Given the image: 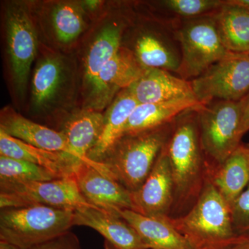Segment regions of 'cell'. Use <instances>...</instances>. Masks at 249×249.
I'll use <instances>...</instances> for the list:
<instances>
[{
	"instance_id": "cell-1",
	"label": "cell",
	"mask_w": 249,
	"mask_h": 249,
	"mask_svg": "<svg viewBox=\"0 0 249 249\" xmlns=\"http://www.w3.org/2000/svg\"><path fill=\"white\" fill-rule=\"evenodd\" d=\"M165 147L174 183L173 206L168 217L176 218L196 204L208 178L196 109L186 111L175 120Z\"/></svg>"
},
{
	"instance_id": "cell-2",
	"label": "cell",
	"mask_w": 249,
	"mask_h": 249,
	"mask_svg": "<svg viewBox=\"0 0 249 249\" xmlns=\"http://www.w3.org/2000/svg\"><path fill=\"white\" fill-rule=\"evenodd\" d=\"M163 218L194 249H233L249 240L237 235L230 204L208 178L197 201L186 214Z\"/></svg>"
},
{
	"instance_id": "cell-3",
	"label": "cell",
	"mask_w": 249,
	"mask_h": 249,
	"mask_svg": "<svg viewBox=\"0 0 249 249\" xmlns=\"http://www.w3.org/2000/svg\"><path fill=\"white\" fill-rule=\"evenodd\" d=\"M175 121L139 133L124 134L99 163L131 193L138 191L169 140Z\"/></svg>"
},
{
	"instance_id": "cell-4",
	"label": "cell",
	"mask_w": 249,
	"mask_h": 249,
	"mask_svg": "<svg viewBox=\"0 0 249 249\" xmlns=\"http://www.w3.org/2000/svg\"><path fill=\"white\" fill-rule=\"evenodd\" d=\"M74 211L35 205L0 209V241L30 249L70 231Z\"/></svg>"
},
{
	"instance_id": "cell-5",
	"label": "cell",
	"mask_w": 249,
	"mask_h": 249,
	"mask_svg": "<svg viewBox=\"0 0 249 249\" xmlns=\"http://www.w3.org/2000/svg\"><path fill=\"white\" fill-rule=\"evenodd\" d=\"M196 112L209 172L224 163L242 144V101H213Z\"/></svg>"
},
{
	"instance_id": "cell-6",
	"label": "cell",
	"mask_w": 249,
	"mask_h": 249,
	"mask_svg": "<svg viewBox=\"0 0 249 249\" xmlns=\"http://www.w3.org/2000/svg\"><path fill=\"white\" fill-rule=\"evenodd\" d=\"M175 37L181 52L178 74L189 81L231 53L221 40L213 14L184 19Z\"/></svg>"
},
{
	"instance_id": "cell-7",
	"label": "cell",
	"mask_w": 249,
	"mask_h": 249,
	"mask_svg": "<svg viewBox=\"0 0 249 249\" xmlns=\"http://www.w3.org/2000/svg\"><path fill=\"white\" fill-rule=\"evenodd\" d=\"M35 205L73 211L96 207L82 196L74 177L48 181H0V209Z\"/></svg>"
},
{
	"instance_id": "cell-8",
	"label": "cell",
	"mask_w": 249,
	"mask_h": 249,
	"mask_svg": "<svg viewBox=\"0 0 249 249\" xmlns=\"http://www.w3.org/2000/svg\"><path fill=\"white\" fill-rule=\"evenodd\" d=\"M191 83L201 105L215 101H242L249 93V54L231 52Z\"/></svg>"
},
{
	"instance_id": "cell-9",
	"label": "cell",
	"mask_w": 249,
	"mask_h": 249,
	"mask_svg": "<svg viewBox=\"0 0 249 249\" xmlns=\"http://www.w3.org/2000/svg\"><path fill=\"white\" fill-rule=\"evenodd\" d=\"M6 32L13 78L18 91L23 93L37 53V39L31 18L22 6L8 9Z\"/></svg>"
},
{
	"instance_id": "cell-10",
	"label": "cell",
	"mask_w": 249,
	"mask_h": 249,
	"mask_svg": "<svg viewBox=\"0 0 249 249\" xmlns=\"http://www.w3.org/2000/svg\"><path fill=\"white\" fill-rule=\"evenodd\" d=\"M0 129L33 146L71 155L80 161L91 165L111 177L102 163L80 156L71 146L62 132L29 120L14 109L6 108L1 111Z\"/></svg>"
},
{
	"instance_id": "cell-11",
	"label": "cell",
	"mask_w": 249,
	"mask_h": 249,
	"mask_svg": "<svg viewBox=\"0 0 249 249\" xmlns=\"http://www.w3.org/2000/svg\"><path fill=\"white\" fill-rule=\"evenodd\" d=\"M74 178L82 196L98 209L119 217L124 210L134 211L132 193L104 172L83 163Z\"/></svg>"
},
{
	"instance_id": "cell-12",
	"label": "cell",
	"mask_w": 249,
	"mask_h": 249,
	"mask_svg": "<svg viewBox=\"0 0 249 249\" xmlns=\"http://www.w3.org/2000/svg\"><path fill=\"white\" fill-rule=\"evenodd\" d=\"M165 145L142 186L132 193L134 211L147 217H170L173 208V174Z\"/></svg>"
},
{
	"instance_id": "cell-13",
	"label": "cell",
	"mask_w": 249,
	"mask_h": 249,
	"mask_svg": "<svg viewBox=\"0 0 249 249\" xmlns=\"http://www.w3.org/2000/svg\"><path fill=\"white\" fill-rule=\"evenodd\" d=\"M142 66L129 49L121 47L117 54L101 70L91 88V109L101 110L116 93L129 88L143 74Z\"/></svg>"
},
{
	"instance_id": "cell-14",
	"label": "cell",
	"mask_w": 249,
	"mask_h": 249,
	"mask_svg": "<svg viewBox=\"0 0 249 249\" xmlns=\"http://www.w3.org/2000/svg\"><path fill=\"white\" fill-rule=\"evenodd\" d=\"M73 226L94 229L114 249H147L135 229L124 218L96 207H83L74 211Z\"/></svg>"
},
{
	"instance_id": "cell-15",
	"label": "cell",
	"mask_w": 249,
	"mask_h": 249,
	"mask_svg": "<svg viewBox=\"0 0 249 249\" xmlns=\"http://www.w3.org/2000/svg\"><path fill=\"white\" fill-rule=\"evenodd\" d=\"M139 104L156 103L180 98H196L191 81L160 69H146L129 87Z\"/></svg>"
},
{
	"instance_id": "cell-16",
	"label": "cell",
	"mask_w": 249,
	"mask_h": 249,
	"mask_svg": "<svg viewBox=\"0 0 249 249\" xmlns=\"http://www.w3.org/2000/svg\"><path fill=\"white\" fill-rule=\"evenodd\" d=\"M0 155L27 160L50 170L62 178L74 177L83 163L75 157L62 152L48 151L29 145L0 129Z\"/></svg>"
},
{
	"instance_id": "cell-17",
	"label": "cell",
	"mask_w": 249,
	"mask_h": 249,
	"mask_svg": "<svg viewBox=\"0 0 249 249\" xmlns=\"http://www.w3.org/2000/svg\"><path fill=\"white\" fill-rule=\"evenodd\" d=\"M138 105L129 88L122 90L116 95L115 99L104 115L101 135L88 153V158L96 162L102 160L124 136L129 118Z\"/></svg>"
},
{
	"instance_id": "cell-18",
	"label": "cell",
	"mask_w": 249,
	"mask_h": 249,
	"mask_svg": "<svg viewBox=\"0 0 249 249\" xmlns=\"http://www.w3.org/2000/svg\"><path fill=\"white\" fill-rule=\"evenodd\" d=\"M201 106L196 98H191L139 104L129 118L124 134L139 133L170 124L186 111L196 110Z\"/></svg>"
},
{
	"instance_id": "cell-19",
	"label": "cell",
	"mask_w": 249,
	"mask_h": 249,
	"mask_svg": "<svg viewBox=\"0 0 249 249\" xmlns=\"http://www.w3.org/2000/svg\"><path fill=\"white\" fill-rule=\"evenodd\" d=\"M120 214L135 229L147 249H194L164 218L147 217L131 210L121 211Z\"/></svg>"
},
{
	"instance_id": "cell-20",
	"label": "cell",
	"mask_w": 249,
	"mask_h": 249,
	"mask_svg": "<svg viewBox=\"0 0 249 249\" xmlns=\"http://www.w3.org/2000/svg\"><path fill=\"white\" fill-rule=\"evenodd\" d=\"M208 178L229 204L249 183V149L242 143L222 164L208 172Z\"/></svg>"
},
{
	"instance_id": "cell-21",
	"label": "cell",
	"mask_w": 249,
	"mask_h": 249,
	"mask_svg": "<svg viewBox=\"0 0 249 249\" xmlns=\"http://www.w3.org/2000/svg\"><path fill=\"white\" fill-rule=\"evenodd\" d=\"M171 36L156 33L140 34L135 40L132 53L147 69H160L178 73L181 52Z\"/></svg>"
},
{
	"instance_id": "cell-22",
	"label": "cell",
	"mask_w": 249,
	"mask_h": 249,
	"mask_svg": "<svg viewBox=\"0 0 249 249\" xmlns=\"http://www.w3.org/2000/svg\"><path fill=\"white\" fill-rule=\"evenodd\" d=\"M213 17L226 48L232 53L249 54V11L227 0Z\"/></svg>"
},
{
	"instance_id": "cell-23",
	"label": "cell",
	"mask_w": 249,
	"mask_h": 249,
	"mask_svg": "<svg viewBox=\"0 0 249 249\" xmlns=\"http://www.w3.org/2000/svg\"><path fill=\"white\" fill-rule=\"evenodd\" d=\"M104 115L100 111L87 109L71 116L61 130L71 146L85 159L97 142L102 131Z\"/></svg>"
},
{
	"instance_id": "cell-24",
	"label": "cell",
	"mask_w": 249,
	"mask_h": 249,
	"mask_svg": "<svg viewBox=\"0 0 249 249\" xmlns=\"http://www.w3.org/2000/svg\"><path fill=\"white\" fill-rule=\"evenodd\" d=\"M122 33L119 24H109L98 34L90 46L85 63V79L90 88L101 70L120 50Z\"/></svg>"
},
{
	"instance_id": "cell-25",
	"label": "cell",
	"mask_w": 249,
	"mask_h": 249,
	"mask_svg": "<svg viewBox=\"0 0 249 249\" xmlns=\"http://www.w3.org/2000/svg\"><path fill=\"white\" fill-rule=\"evenodd\" d=\"M63 79V67L57 57H47L40 62L32 80V100L37 108L47 106L55 97Z\"/></svg>"
},
{
	"instance_id": "cell-26",
	"label": "cell",
	"mask_w": 249,
	"mask_h": 249,
	"mask_svg": "<svg viewBox=\"0 0 249 249\" xmlns=\"http://www.w3.org/2000/svg\"><path fill=\"white\" fill-rule=\"evenodd\" d=\"M62 178L57 174L27 160L0 155V181H48Z\"/></svg>"
},
{
	"instance_id": "cell-27",
	"label": "cell",
	"mask_w": 249,
	"mask_h": 249,
	"mask_svg": "<svg viewBox=\"0 0 249 249\" xmlns=\"http://www.w3.org/2000/svg\"><path fill=\"white\" fill-rule=\"evenodd\" d=\"M52 17L55 37L62 44H69L76 40L84 29L81 10L73 3L64 2L57 5Z\"/></svg>"
},
{
	"instance_id": "cell-28",
	"label": "cell",
	"mask_w": 249,
	"mask_h": 249,
	"mask_svg": "<svg viewBox=\"0 0 249 249\" xmlns=\"http://www.w3.org/2000/svg\"><path fill=\"white\" fill-rule=\"evenodd\" d=\"M222 0H164L159 1L162 9L183 19L214 14L224 4Z\"/></svg>"
},
{
	"instance_id": "cell-29",
	"label": "cell",
	"mask_w": 249,
	"mask_h": 249,
	"mask_svg": "<svg viewBox=\"0 0 249 249\" xmlns=\"http://www.w3.org/2000/svg\"><path fill=\"white\" fill-rule=\"evenodd\" d=\"M232 226L237 235L249 239V183L231 205Z\"/></svg>"
},
{
	"instance_id": "cell-30",
	"label": "cell",
	"mask_w": 249,
	"mask_h": 249,
	"mask_svg": "<svg viewBox=\"0 0 249 249\" xmlns=\"http://www.w3.org/2000/svg\"><path fill=\"white\" fill-rule=\"evenodd\" d=\"M30 249H83L78 237L70 231Z\"/></svg>"
},
{
	"instance_id": "cell-31",
	"label": "cell",
	"mask_w": 249,
	"mask_h": 249,
	"mask_svg": "<svg viewBox=\"0 0 249 249\" xmlns=\"http://www.w3.org/2000/svg\"><path fill=\"white\" fill-rule=\"evenodd\" d=\"M242 119H241L240 134L242 137L249 131V93L242 100Z\"/></svg>"
},
{
	"instance_id": "cell-32",
	"label": "cell",
	"mask_w": 249,
	"mask_h": 249,
	"mask_svg": "<svg viewBox=\"0 0 249 249\" xmlns=\"http://www.w3.org/2000/svg\"><path fill=\"white\" fill-rule=\"evenodd\" d=\"M232 4L240 6L249 12V0H229Z\"/></svg>"
},
{
	"instance_id": "cell-33",
	"label": "cell",
	"mask_w": 249,
	"mask_h": 249,
	"mask_svg": "<svg viewBox=\"0 0 249 249\" xmlns=\"http://www.w3.org/2000/svg\"><path fill=\"white\" fill-rule=\"evenodd\" d=\"M0 249H20L17 246L4 241H0Z\"/></svg>"
},
{
	"instance_id": "cell-34",
	"label": "cell",
	"mask_w": 249,
	"mask_h": 249,
	"mask_svg": "<svg viewBox=\"0 0 249 249\" xmlns=\"http://www.w3.org/2000/svg\"><path fill=\"white\" fill-rule=\"evenodd\" d=\"M98 1H86V4L90 8V9H93L96 7L98 5Z\"/></svg>"
},
{
	"instance_id": "cell-35",
	"label": "cell",
	"mask_w": 249,
	"mask_h": 249,
	"mask_svg": "<svg viewBox=\"0 0 249 249\" xmlns=\"http://www.w3.org/2000/svg\"><path fill=\"white\" fill-rule=\"evenodd\" d=\"M236 249H249V240L246 241Z\"/></svg>"
},
{
	"instance_id": "cell-36",
	"label": "cell",
	"mask_w": 249,
	"mask_h": 249,
	"mask_svg": "<svg viewBox=\"0 0 249 249\" xmlns=\"http://www.w3.org/2000/svg\"><path fill=\"white\" fill-rule=\"evenodd\" d=\"M104 246L105 249H114L112 247H111L109 244H107V242H105Z\"/></svg>"
},
{
	"instance_id": "cell-37",
	"label": "cell",
	"mask_w": 249,
	"mask_h": 249,
	"mask_svg": "<svg viewBox=\"0 0 249 249\" xmlns=\"http://www.w3.org/2000/svg\"><path fill=\"white\" fill-rule=\"evenodd\" d=\"M245 145H247V147L249 149V143H246Z\"/></svg>"
},
{
	"instance_id": "cell-38",
	"label": "cell",
	"mask_w": 249,
	"mask_h": 249,
	"mask_svg": "<svg viewBox=\"0 0 249 249\" xmlns=\"http://www.w3.org/2000/svg\"><path fill=\"white\" fill-rule=\"evenodd\" d=\"M238 247H239V246H238ZM236 247V248L233 249H237V247Z\"/></svg>"
}]
</instances>
